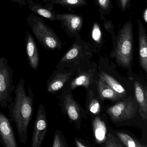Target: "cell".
<instances>
[{"label":"cell","instance_id":"13","mask_svg":"<svg viewBox=\"0 0 147 147\" xmlns=\"http://www.w3.org/2000/svg\"><path fill=\"white\" fill-rule=\"evenodd\" d=\"M134 89L136 100L139 107V113L142 119L146 121L147 119V89L138 82L135 81Z\"/></svg>","mask_w":147,"mask_h":147},{"label":"cell","instance_id":"25","mask_svg":"<svg viewBox=\"0 0 147 147\" xmlns=\"http://www.w3.org/2000/svg\"><path fill=\"white\" fill-rule=\"evenodd\" d=\"M88 108L89 111L93 114H97L99 113L100 105L98 100L92 97V98L89 99Z\"/></svg>","mask_w":147,"mask_h":147},{"label":"cell","instance_id":"24","mask_svg":"<svg viewBox=\"0 0 147 147\" xmlns=\"http://www.w3.org/2000/svg\"><path fill=\"white\" fill-rule=\"evenodd\" d=\"M105 146L106 147H124L123 144L120 139L115 137L112 134H107L105 140Z\"/></svg>","mask_w":147,"mask_h":147},{"label":"cell","instance_id":"4","mask_svg":"<svg viewBox=\"0 0 147 147\" xmlns=\"http://www.w3.org/2000/svg\"><path fill=\"white\" fill-rule=\"evenodd\" d=\"M75 38L72 46L61 59L57 66L58 68L66 64H78L88 61L93 56L94 49L91 43L82 39L80 35Z\"/></svg>","mask_w":147,"mask_h":147},{"label":"cell","instance_id":"17","mask_svg":"<svg viewBox=\"0 0 147 147\" xmlns=\"http://www.w3.org/2000/svg\"><path fill=\"white\" fill-rule=\"evenodd\" d=\"M96 72V69H91L88 71L82 72L75 79H74L70 84L72 89L77 87H84L88 88L92 82L93 79Z\"/></svg>","mask_w":147,"mask_h":147},{"label":"cell","instance_id":"22","mask_svg":"<svg viewBox=\"0 0 147 147\" xmlns=\"http://www.w3.org/2000/svg\"><path fill=\"white\" fill-rule=\"evenodd\" d=\"M117 135L125 146L127 147H146L147 145L142 144L136 139L125 133L117 132Z\"/></svg>","mask_w":147,"mask_h":147},{"label":"cell","instance_id":"14","mask_svg":"<svg viewBox=\"0 0 147 147\" xmlns=\"http://www.w3.org/2000/svg\"><path fill=\"white\" fill-rule=\"evenodd\" d=\"M28 8L36 14L45 18L51 21H56V13L53 11V5L49 3L44 5L31 0L28 3Z\"/></svg>","mask_w":147,"mask_h":147},{"label":"cell","instance_id":"20","mask_svg":"<svg viewBox=\"0 0 147 147\" xmlns=\"http://www.w3.org/2000/svg\"><path fill=\"white\" fill-rule=\"evenodd\" d=\"M100 76L116 92L123 96L126 94V92L124 88L112 76L104 72H101Z\"/></svg>","mask_w":147,"mask_h":147},{"label":"cell","instance_id":"5","mask_svg":"<svg viewBox=\"0 0 147 147\" xmlns=\"http://www.w3.org/2000/svg\"><path fill=\"white\" fill-rule=\"evenodd\" d=\"M13 72L5 57H0V106L7 107L13 99L12 94L16 86L13 80Z\"/></svg>","mask_w":147,"mask_h":147},{"label":"cell","instance_id":"19","mask_svg":"<svg viewBox=\"0 0 147 147\" xmlns=\"http://www.w3.org/2000/svg\"><path fill=\"white\" fill-rule=\"evenodd\" d=\"M93 128L95 140L98 143L104 142L106 137L107 129L105 123L98 117L93 122Z\"/></svg>","mask_w":147,"mask_h":147},{"label":"cell","instance_id":"12","mask_svg":"<svg viewBox=\"0 0 147 147\" xmlns=\"http://www.w3.org/2000/svg\"><path fill=\"white\" fill-rule=\"evenodd\" d=\"M25 38L28 63L32 68L37 70L39 66V56L36 44L33 36L29 32H27Z\"/></svg>","mask_w":147,"mask_h":147},{"label":"cell","instance_id":"30","mask_svg":"<svg viewBox=\"0 0 147 147\" xmlns=\"http://www.w3.org/2000/svg\"><path fill=\"white\" fill-rule=\"evenodd\" d=\"M142 18L145 24H147V8L146 7L144 10L143 11L142 14Z\"/></svg>","mask_w":147,"mask_h":147},{"label":"cell","instance_id":"27","mask_svg":"<svg viewBox=\"0 0 147 147\" xmlns=\"http://www.w3.org/2000/svg\"><path fill=\"white\" fill-rule=\"evenodd\" d=\"M63 142L61 138L60 131L57 130L55 133L52 147H64Z\"/></svg>","mask_w":147,"mask_h":147},{"label":"cell","instance_id":"21","mask_svg":"<svg viewBox=\"0 0 147 147\" xmlns=\"http://www.w3.org/2000/svg\"><path fill=\"white\" fill-rule=\"evenodd\" d=\"M49 3L52 5H60L66 8H76L86 5V0H51Z\"/></svg>","mask_w":147,"mask_h":147},{"label":"cell","instance_id":"1","mask_svg":"<svg viewBox=\"0 0 147 147\" xmlns=\"http://www.w3.org/2000/svg\"><path fill=\"white\" fill-rule=\"evenodd\" d=\"M24 78L16 86L15 97L8 105L11 122L16 125L17 132L21 143L26 144L28 138V127L33 113V91L29 85L27 90Z\"/></svg>","mask_w":147,"mask_h":147},{"label":"cell","instance_id":"10","mask_svg":"<svg viewBox=\"0 0 147 147\" xmlns=\"http://www.w3.org/2000/svg\"><path fill=\"white\" fill-rule=\"evenodd\" d=\"M138 49L140 65L145 72L147 71V35L146 29L139 18L137 19Z\"/></svg>","mask_w":147,"mask_h":147},{"label":"cell","instance_id":"3","mask_svg":"<svg viewBox=\"0 0 147 147\" xmlns=\"http://www.w3.org/2000/svg\"><path fill=\"white\" fill-rule=\"evenodd\" d=\"M26 20L28 25L41 45L48 50H61L62 42L55 32L45 23L43 19L30 13Z\"/></svg>","mask_w":147,"mask_h":147},{"label":"cell","instance_id":"32","mask_svg":"<svg viewBox=\"0 0 147 147\" xmlns=\"http://www.w3.org/2000/svg\"><path fill=\"white\" fill-rule=\"evenodd\" d=\"M51 0H44L43 1H45V2H49Z\"/></svg>","mask_w":147,"mask_h":147},{"label":"cell","instance_id":"34","mask_svg":"<svg viewBox=\"0 0 147 147\" xmlns=\"http://www.w3.org/2000/svg\"><path fill=\"white\" fill-rule=\"evenodd\" d=\"M145 1H147V0H145Z\"/></svg>","mask_w":147,"mask_h":147},{"label":"cell","instance_id":"7","mask_svg":"<svg viewBox=\"0 0 147 147\" xmlns=\"http://www.w3.org/2000/svg\"><path fill=\"white\" fill-rule=\"evenodd\" d=\"M55 18L69 36L76 38L80 35L84 22L83 17L75 13H56Z\"/></svg>","mask_w":147,"mask_h":147},{"label":"cell","instance_id":"29","mask_svg":"<svg viewBox=\"0 0 147 147\" xmlns=\"http://www.w3.org/2000/svg\"><path fill=\"white\" fill-rule=\"evenodd\" d=\"M31 0H12V1L15 3H18L20 5H26V4H28L29 1Z\"/></svg>","mask_w":147,"mask_h":147},{"label":"cell","instance_id":"18","mask_svg":"<svg viewBox=\"0 0 147 147\" xmlns=\"http://www.w3.org/2000/svg\"><path fill=\"white\" fill-rule=\"evenodd\" d=\"M90 39L94 48L101 49L104 43V35L100 25L97 22H94L90 32Z\"/></svg>","mask_w":147,"mask_h":147},{"label":"cell","instance_id":"23","mask_svg":"<svg viewBox=\"0 0 147 147\" xmlns=\"http://www.w3.org/2000/svg\"><path fill=\"white\" fill-rule=\"evenodd\" d=\"M98 7L100 16H105L110 14L113 8L111 0H95Z\"/></svg>","mask_w":147,"mask_h":147},{"label":"cell","instance_id":"16","mask_svg":"<svg viewBox=\"0 0 147 147\" xmlns=\"http://www.w3.org/2000/svg\"><path fill=\"white\" fill-rule=\"evenodd\" d=\"M63 105L65 111L69 118L74 121H77L80 118V109L78 103L75 101L70 95H67L63 98Z\"/></svg>","mask_w":147,"mask_h":147},{"label":"cell","instance_id":"8","mask_svg":"<svg viewBox=\"0 0 147 147\" xmlns=\"http://www.w3.org/2000/svg\"><path fill=\"white\" fill-rule=\"evenodd\" d=\"M48 128L46 111L42 104L38 106L33 125L31 147H40L45 138Z\"/></svg>","mask_w":147,"mask_h":147},{"label":"cell","instance_id":"2","mask_svg":"<svg viewBox=\"0 0 147 147\" xmlns=\"http://www.w3.org/2000/svg\"><path fill=\"white\" fill-rule=\"evenodd\" d=\"M112 39L111 58L115 57L119 66L124 67L129 66L133 58L134 51L133 24L131 19L120 28L117 35Z\"/></svg>","mask_w":147,"mask_h":147},{"label":"cell","instance_id":"11","mask_svg":"<svg viewBox=\"0 0 147 147\" xmlns=\"http://www.w3.org/2000/svg\"><path fill=\"white\" fill-rule=\"evenodd\" d=\"M71 75V73H63L59 70L54 72L47 80V91L51 94L56 93L63 88Z\"/></svg>","mask_w":147,"mask_h":147},{"label":"cell","instance_id":"26","mask_svg":"<svg viewBox=\"0 0 147 147\" xmlns=\"http://www.w3.org/2000/svg\"><path fill=\"white\" fill-rule=\"evenodd\" d=\"M100 19L103 21V26L107 32H109L111 35L112 38L116 36L114 32V26L111 20L107 19L105 16L100 17Z\"/></svg>","mask_w":147,"mask_h":147},{"label":"cell","instance_id":"6","mask_svg":"<svg viewBox=\"0 0 147 147\" xmlns=\"http://www.w3.org/2000/svg\"><path fill=\"white\" fill-rule=\"evenodd\" d=\"M138 109L137 103L132 97H129L111 107L107 113L113 121H123L135 117Z\"/></svg>","mask_w":147,"mask_h":147},{"label":"cell","instance_id":"9","mask_svg":"<svg viewBox=\"0 0 147 147\" xmlns=\"http://www.w3.org/2000/svg\"><path fill=\"white\" fill-rule=\"evenodd\" d=\"M0 144L5 147L18 146L10 119L0 112Z\"/></svg>","mask_w":147,"mask_h":147},{"label":"cell","instance_id":"15","mask_svg":"<svg viewBox=\"0 0 147 147\" xmlns=\"http://www.w3.org/2000/svg\"><path fill=\"white\" fill-rule=\"evenodd\" d=\"M98 87L99 93L101 99L117 101L124 97L116 92L100 76L99 80Z\"/></svg>","mask_w":147,"mask_h":147},{"label":"cell","instance_id":"31","mask_svg":"<svg viewBox=\"0 0 147 147\" xmlns=\"http://www.w3.org/2000/svg\"><path fill=\"white\" fill-rule=\"evenodd\" d=\"M76 144L77 147H86V145L83 144V143L81 142H80V141H78V140H76Z\"/></svg>","mask_w":147,"mask_h":147},{"label":"cell","instance_id":"33","mask_svg":"<svg viewBox=\"0 0 147 147\" xmlns=\"http://www.w3.org/2000/svg\"><path fill=\"white\" fill-rule=\"evenodd\" d=\"M36 1H41V0H36ZM43 1H44V0H43Z\"/></svg>","mask_w":147,"mask_h":147},{"label":"cell","instance_id":"28","mask_svg":"<svg viewBox=\"0 0 147 147\" xmlns=\"http://www.w3.org/2000/svg\"><path fill=\"white\" fill-rule=\"evenodd\" d=\"M131 0H117L118 5L122 11L124 12L129 9Z\"/></svg>","mask_w":147,"mask_h":147}]
</instances>
